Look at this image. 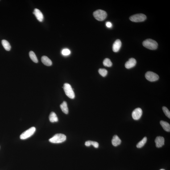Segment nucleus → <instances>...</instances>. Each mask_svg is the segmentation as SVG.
<instances>
[{
	"label": "nucleus",
	"instance_id": "obj_27",
	"mask_svg": "<svg viewBox=\"0 0 170 170\" xmlns=\"http://www.w3.org/2000/svg\"><path fill=\"white\" fill-rule=\"evenodd\" d=\"M160 170H165L164 169H161Z\"/></svg>",
	"mask_w": 170,
	"mask_h": 170
},
{
	"label": "nucleus",
	"instance_id": "obj_19",
	"mask_svg": "<svg viewBox=\"0 0 170 170\" xmlns=\"http://www.w3.org/2000/svg\"><path fill=\"white\" fill-rule=\"evenodd\" d=\"M2 43L4 48L6 51H10L11 48V46L7 41L6 40H3L2 41Z\"/></svg>",
	"mask_w": 170,
	"mask_h": 170
},
{
	"label": "nucleus",
	"instance_id": "obj_5",
	"mask_svg": "<svg viewBox=\"0 0 170 170\" xmlns=\"http://www.w3.org/2000/svg\"><path fill=\"white\" fill-rule=\"evenodd\" d=\"M147 17L143 14H138L131 16L130 18V20L134 22H141L145 20Z\"/></svg>",
	"mask_w": 170,
	"mask_h": 170
},
{
	"label": "nucleus",
	"instance_id": "obj_18",
	"mask_svg": "<svg viewBox=\"0 0 170 170\" xmlns=\"http://www.w3.org/2000/svg\"><path fill=\"white\" fill-rule=\"evenodd\" d=\"M85 145L87 147H89L92 145L96 148H98L99 146L98 142L90 141H88L86 142Z\"/></svg>",
	"mask_w": 170,
	"mask_h": 170
},
{
	"label": "nucleus",
	"instance_id": "obj_20",
	"mask_svg": "<svg viewBox=\"0 0 170 170\" xmlns=\"http://www.w3.org/2000/svg\"><path fill=\"white\" fill-rule=\"evenodd\" d=\"M29 55L30 58L34 63H37L38 62L37 58L36 55L33 51H30L29 53Z\"/></svg>",
	"mask_w": 170,
	"mask_h": 170
},
{
	"label": "nucleus",
	"instance_id": "obj_12",
	"mask_svg": "<svg viewBox=\"0 0 170 170\" xmlns=\"http://www.w3.org/2000/svg\"><path fill=\"white\" fill-rule=\"evenodd\" d=\"M38 20L40 22L43 21V16L41 12L38 9H35L33 13Z\"/></svg>",
	"mask_w": 170,
	"mask_h": 170
},
{
	"label": "nucleus",
	"instance_id": "obj_22",
	"mask_svg": "<svg viewBox=\"0 0 170 170\" xmlns=\"http://www.w3.org/2000/svg\"><path fill=\"white\" fill-rule=\"evenodd\" d=\"M103 64L104 66L108 67H111L112 66V63L110 59L109 58L105 59L103 61Z\"/></svg>",
	"mask_w": 170,
	"mask_h": 170
},
{
	"label": "nucleus",
	"instance_id": "obj_2",
	"mask_svg": "<svg viewBox=\"0 0 170 170\" xmlns=\"http://www.w3.org/2000/svg\"><path fill=\"white\" fill-rule=\"evenodd\" d=\"M66 140V136L62 134H57L54 135L52 138L49 140L50 142L53 143H62Z\"/></svg>",
	"mask_w": 170,
	"mask_h": 170
},
{
	"label": "nucleus",
	"instance_id": "obj_25",
	"mask_svg": "<svg viewBox=\"0 0 170 170\" xmlns=\"http://www.w3.org/2000/svg\"><path fill=\"white\" fill-rule=\"evenodd\" d=\"M62 54L65 56H68L71 53V51L69 50L68 49H63L62 51Z\"/></svg>",
	"mask_w": 170,
	"mask_h": 170
},
{
	"label": "nucleus",
	"instance_id": "obj_9",
	"mask_svg": "<svg viewBox=\"0 0 170 170\" xmlns=\"http://www.w3.org/2000/svg\"><path fill=\"white\" fill-rule=\"evenodd\" d=\"M136 64V61L134 58H131L125 64V67L127 69H130L135 66Z\"/></svg>",
	"mask_w": 170,
	"mask_h": 170
},
{
	"label": "nucleus",
	"instance_id": "obj_26",
	"mask_svg": "<svg viewBox=\"0 0 170 170\" xmlns=\"http://www.w3.org/2000/svg\"><path fill=\"white\" fill-rule=\"evenodd\" d=\"M106 27H109V28H111L112 26V24L111 22H106Z\"/></svg>",
	"mask_w": 170,
	"mask_h": 170
},
{
	"label": "nucleus",
	"instance_id": "obj_24",
	"mask_svg": "<svg viewBox=\"0 0 170 170\" xmlns=\"http://www.w3.org/2000/svg\"><path fill=\"white\" fill-rule=\"evenodd\" d=\"M162 109L163 112H164L165 115L168 117V118H170V112L169 111L165 106L163 107Z\"/></svg>",
	"mask_w": 170,
	"mask_h": 170
},
{
	"label": "nucleus",
	"instance_id": "obj_1",
	"mask_svg": "<svg viewBox=\"0 0 170 170\" xmlns=\"http://www.w3.org/2000/svg\"><path fill=\"white\" fill-rule=\"evenodd\" d=\"M142 44L144 47L151 50H156L158 47L157 42L151 39H146L143 42Z\"/></svg>",
	"mask_w": 170,
	"mask_h": 170
},
{
	"label": "nucleus",
	"instance_id": "obj_13",
	"mask_svg": "<svg viewBox=\"0 0 170 170\" xmlns=\"http://www.w3.org/2000/svg\"><path fill=\"white\" fill-rule=\"evenodd\" d=\"M112 144L115 147L119 145L121 143V140L117 135H115L113 136L112 141Z\"/></svg>",
	"mask_w": 170,
	"mask_h": 170
},
{
	"label": "nucleus",
	"instance_id": "obj_4",
	"mask_svg": "<svg viewBox=\"0 0 170 170\" xmlns=\"http://www.w3.org/2000/svg\"><path fill=\"white\" fill-rule=\"evenodd\" d=\"M64 89L66 95L69 98L73 99L75 98V94L71 85L66 83L64 86Z\"/></svg>",
	"mask_w": 170,
	"mask_h": 170
},
{
	"label": "nucleus",
	"instance_id": "obj_17",
	"mask_svg": "<svg viewBox=\"0 0 170 170\" xmlns=\"http://www.w3.org/2000/svg\"><path fill=\"white\" fill-rule=\"evenodd\" d=\"M49 119L50 122H57L58 120L57 116L54 112H51L50 113Z\"/></svg>",
	"mask_w": 170,
	"mask_h": 170
},
{
	"label": "nucleus",
	"instance_id": "obj_8",
	"mask_svg": "<svg viewBox=\"0 0 170 170\" xmlns=\"http://www.w3.org/2000/svg\"><path fill=\"white\" fill-rule=\"evenodd\" d=\"M142 109L140 108H137L133 111L132 113V117L135 120H138L142 117Z\"/></svg>",
	"mask_w": 170,
	"mask_h": 170
},
{
	"label": "nucleus",
	"instance_id": "obj_21",
	"mask_svg": "<svg viewBox=\"0 0 170 170\" xmlns=\"http://www.w3.org/2000/svg\"><path fill=\"white\" fill-rule=\"evenodd\" d=\"M147 137H145L142 139V140L140 142L136 145V147L138 148H142L144 145L147 142Z\"/></svg>",
	"mask_w": 170,
	"mask_h": 170
},
{
	"label": "nucleus",
	"instance_id": "obj_14",
	"mask_svg": "<svg viewBox=\"0 0 170 170\" xmlns=\"http://www.w3.org/2000/svg\"><path fill=\"white\" fill-rule=\"evenodd\" d=\"M42 63L43 64L48 66H50L52 65V62L48 57L46 56H43L42 57L41 59Z\"/></svg>",
	"mask_w": 170,
	"mask_h": 170
},
{
	"label": "nucleus",
	"instance_id": "obj_16",
	"mask_svg": "<svg viewBox=\"0 0 170 170\" xmlns=\"http://www.w3.org/2000/svg\"><path fill=\"white\" fill-rule=\"evenodd\" d=\"M60 109L62 111L66 114H68V109L67 103L66 101H64L63 103L60 104Z\"/></svg>",
	"mask_w": 170,
	"mask_h": 170
},
{
	"label": "nucleus",
	"instance_id": "obj_15",
	"mask_svg": "<svg viewBox=\"0 0 170 170\" xmlns=\"http://www.w3.org/2000/svg\"><path fill=\"white\" fill-rule=\"evenodd\" d=\"M160 124L162 127L165 131L170 132V125L168 122L163 121H161Z\"/></svg>",
	"mask_w": 170,
	"mask_h": 170
},
{
	"label": "nucleus",
	"instance_id": "obj_23",
	"mask_svg": "<svg viewBox=\"0 0 170 170\" xmlns=\"http://www.w3.org/2000/svg\"><path fill=\"white\" fill-rule=\"evenodd\" d=\"M98 72L103 77L106 76L108 73L107 71L105 69H102V68H101L99 70Z\"/></svg>",
	"mask_w": 170,
	"mask_h": 170
},
{
	"label": "nucleus",
	"instance_id": "obj_6",
	"mask_svg": "<svg viewBox=\"0 0 170 170\" xmlns=\"http://www.w3.org/2000/svg\"><path fill=\"white\" fill-rule=\"evenodd\" d=\"M36 131L35 127H33L30 128L22 133L20 135V138L22 140H25L31 137L34 134Z\"/></svg>",
	"mask_w": 170,
	"mask_h": 170
},
{
	"label": "nucleus",
	"instance_id": "obj_7",
	"mask_svg": "<svg viewBox=\"0 0 170 170\" xmlns=\"http://www.w3.org/2000/svg\"><path fill=\"white\" fill-rule=\"evenodd\" d=\"M145 76L146 78L150 82L156 81L159 79V76L157 74L151 71L146 72Z\"/></svg>",
	"mask_w": 170,
	"mask_h": 170
},
{
	"label": "nucleus",
	"instance_id": "obj_11",
	"mask_svg": "<svg viewBox=\"0 0 170 170\" xmlns=\"http://www.w3.org/2000/svg\"><path fill=\"white\" fill-rule=\"evenodd\" d=\"M122 43L119 39H117L113 45V50L114 52H116L119 51L121 48Z\"/></svg>",
	"mask_w": 170,
	"mask_h": 170
},
{
	"label": "nucleus",
	"instance_id": "obj_10",
	"mask_svg": "<svg viewBox=\"0 0 170 170\" xmlns=\"http://www.w3.org/2000/svg\"><path fill=\"white\" fill-rule=\"evenodd\" d=\"M156 147L158 148L161 147L164 144V139L163 137H157L155 141Z\"/></svg>",
	"mask_w": 170,
	"mask_h": 170
},
{
	"label": "nucleus",
	"instance_id": "obj_3",
	"mask_svg": "<svg viewBox=\"0 0 170 170\" xmlns=\"http://www.w3.org/2000/svg\"><path fill=\"white\" fill-rule=\"evenodd\" d=\"M93 16L95 19L99 21H103L106 19L107 14L103 10H98L93 13Z\"/></svg>",
	"mask_w": 170,
	"mask_h": 170
}]
</instances>
